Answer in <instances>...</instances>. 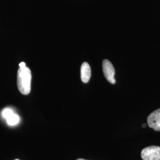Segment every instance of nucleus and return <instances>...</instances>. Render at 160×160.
<instances>
[{"instance_id":"1","label":"nucleus","mask_w":160,"mask_h":160,"mask_svg":"<svg viewBox=\"0 0 160 160\" xmlns=\"http://www.w3.org/2000/svg\"><path fill=\"white\" fill-rule=\"evenodd\" d=\"M32 74L26 66L20 68L17 74V86L20 92L24 95L29 94L31 90Z\"/></svg>"},{"instance_id":"2","label":"nucleus","mask_w":160,"mask_h":160,"mask_svg":"<svg viewBox=\"0 0 160 160\" xmlns=\"http://www.w3.org/2000/svg\"><path fill=\"white\" fill-rule=\"evenodd\" d=\"M141 157L143 160H160V147L149 146L143 149Z\"/></svg>"},{"instance_id":"3","label":"nucleus","mask_w":160,"mask_h":160,"mask_svg":"<svg viewBox=\"0 0 160 160\" xmlns=\"http://www.w3.org/2000/svg\"><path fill=\"white\" fill-rule=\"evenodd\" d=\"M103 71L104 75L106 80L111 84H114L116 83L114 79L115 69L113 64L109 61L108 59H104L103 61Z\"/></svg>"},{"instance_id":"4","label":"nucleus","mask_w":160,"mask_h":160,"mask_svg":"<svg viewBox=\"0 0 160 160\" xmlns=\"http://www.w3.org/2000/svg\"><path fill=\"white\" fill-rule=\"evenodd\" d=\"M147 122L150 128L155 131H160V109L155 110L149 115Z\"/></svg>"},{"instance_id":"5","label":"nucleus","mask_w":160,"mask_h":160,"mask_svg":"<svg viewBox=\"0 0 160 160\" xmlns=\"http://www.w3.org/2000/svg\"><path fill=\"white\" fill-rule=\"evenodd\" d=\"M92 75L90 66L87 62H84L81 67V78L84 83H87Z\"/></svg>"},{"instance_id":"6","label":"nucleus","mask_w":160,"mask_h":160,"mask_svg":"<svg viewBox=\"0 0 160 160\" xmlns=\"http://www.w3.org/2000/svg\"><path fill=\"white\" fill-rule=\"evenodd\" d=\"M7 123L10 126H16L20 122V118L17 114L12 113L6 119Z\"/></svg>"},{"instance_id":"7","label":"nucleus","mask_w":160,"mask_h":160,"mask_svg":"<svg viewBox=\"0 0 160 160\" xmlns=\"http://www.w3.org/2000/svg\"><path fill=\"white\" fill-rule=\"evenodd\" d=\"M12 113H14V112L12 110V109H9V108H6V109L3 110V111L2 112V116L6 119V118H7Z\"/></svg>"},{"instance_id":"8","label":"nucleus","mask_w":160,"mask_h":160,"mask_svg":"<svg viewBox=\"0 0 160 160\" xmlns=\"http://www.w3.org/2000/svg\"><path fill=\"white\" fill-rule=\"evenodd\" d=\"M19 66H20V68H23V67H26V63L22 62H21V63L19 64Z\"/></svg>"},{"instance_id":"9","label":"nucleus","mask_w":160,"mask_h":160,"mask_svg":"<svg viewBox=\"0 0 160 160\" xmlns=\"http://www.w3.org/2000/svg\"><path fill=\"white\" fill-rule=\"evenodd\" d=\"M146 126H147V125H146L145 123H144V124H143V125H142V127H143V128H145V127H146Z\"/></svg>"},{"instance_id":"10","label":"nucleus","mask_w":160,"mask_h":160,"mask_svg":"<svg viewBox=\"0 0 160 160\" xmlns=\"http://www.w3.org/2000/svg\"><path fill=\"white\" fill-rule=\"evenodd\" d=\"M77 160H84V159H78Z\"/></svg>"},{"instance_id":"11","label":"nucleus","mask_w":160,"mask_h":160,"mask_svg":"<svg viewBox=\"0 0 160 160\" xmlns=\"http://www.w3.org/2000/svg\"></svg>"}]
</instances>
